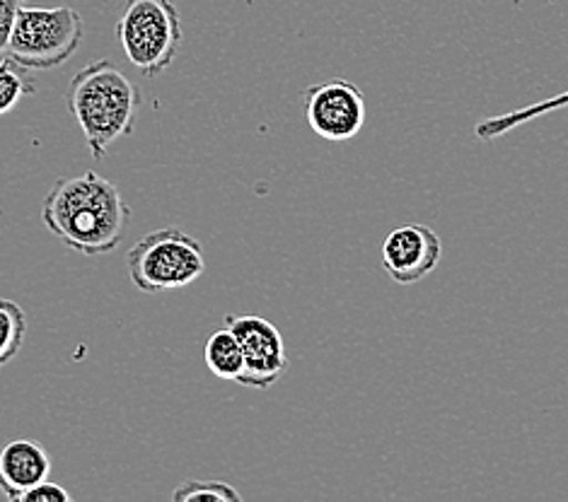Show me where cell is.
Returning <instances> with one entry per match:
<instances>
[{"label":"cell","mask_w":568,"mask_h":502,"mask_svg":"<svg viewBox=\"0 0 568 502\" xmlns=\"http://www.w3.org/2000/svg\"><path fill=\"white\" fill-rule=\"evenodd\" d=\"M42 221L65 247L85 254L114 252L131 221L129 203L98 172L61 176L42 203Z\"/></svg>","instance_id":"6da1fadb"},{"label":"cell","mask_w":568,"mask_h":502,"mask_svg":"<svg viewBox=\"0 0 568 502\" xmlns=\"http://www.w3.org/2000/svg\"><path fill=\"white\" fill-rule=\"evenodd\" d=\"M69 110L92 157L102 160L106 151L126 139L136 124L141 90L112 61L85 65L69 85Z\"/></svg>","instance_id":"7a4b0ae2"},{"label":"cell","mask_w":568,"mask_h":502,"mask_svg":"<svg viewBox=\"0 0 568 502\" xmlns=\"http://www.w3.org/2000/svg\"><path fill=\"white\" fill-rule=\"evenodd\" d=\"M85 37L80 12L61 8H20L6 47V57L24 71H51L69 63Z\"/></svg>","instance_id":"3957f363"},{"label":"cell","mask_w":568,"mask_h":502,"mask_svg":"<svg viewBox=\"0 0 568 502\" xmlns=\"http://www.w3.org/2000/svg\"><path fill=\"white\" fill-rule=\"evenodd\" d=\"M114 34L129 63L145 78H155L182 49V18L172 0H126Z\"/></svg>","instance_id":"277c9868"},{"label":"cell","mask_w":568,"mask_h":502,"mask_svg":"<svg viewBox=\"0 0 568 502\" xmlns=\"http://www.w3.org/2000/svg\"><path fill=\"white\" fill-rule=\"evenodd\" d=\"M129 278L141 293L182 290L204 276L206 259L199 239L180 227H162L133 244Z\"/></svg>","instance_id":"5b68a950"},{"label":"cell","mask_w":568,"mask_h":502,"mask_svg":"<svg viewBox=\"0 0 568 502\" xmlns=\"http://www.w3.org/2000/svg\"><path fill=\"white\" fill-rule=\"evenodd\" d=\"M307 126L324 141H351L363 131L368 119V104L358 85L346 78L307 88L303 92Z\"/></svg>","instance_id":"8992f818"},{"label":"cell","mask_w":568,"mask_h":502,"mask_svg":"<svg viewBox=\"0 0 568 502\" xmlns=\"http://www.w3.org/2000/svg\"><path fill=\"white\" fill-rule=\"evenodd\" d=\"M225 327L233 329L242 348V375L237 385L250 389L274 387L288 368L286 344L272 321L254 315L225 317Z\"/></svg>","instance_id":"52a82bcc"},{"label":"cell","mask_w":568,"mask_h":502,"mask_svg":"<svg viewBox=\"0 0 568 502\" xmlns=\"http://www.w3.org/2000/svg\"><path fill=\"white\" fill-rule=\"evenodd\" d=\"M381 259L397 285H414L430 276L443 259V242L428 225H402L385 237Z\"/></svg>","instance_id":"ba28073f"},{"label":"cell","mask_w":568,"mask_h":502,"mask_svg":"<svg viewBox=\"0 0 568 502\" xmlns=\"http://www.w3.org/2000/svg\"><path fill=\"white\" fill-rule=\"evenodd\" d=\"M51 459L42 442L10 440L0 447V491L12 502L49 479Z\"/></svg>","instance_id":"9c48e42d"},{"label":"cell","mask_w":568,"mask_h":502,"mask_svg":"<svg viewBox=\"0 0 568 502\" xmlns=\"http://www.w3.org/2000/svg\"><path fill=\"white\" fill-rule=\"evenodd\" d=\"M564 106H568V90L559 92V94H551V98H547L542 102L527 104V106H523V110L484 119V121H479V124L475 126V135H477L479 141L504 139V135H508L510 131H516L518 126L527 124V121H535L539 116H547L551 112L564 110Z\"/></svg>","instance_id":"30bf717a"},{"label":"cell","mask_w":568,"mask_h":502,"mask_svg":"<svg viewBox=\"0 0 568 502\" xmlns=\"http://www.w3.org/2000/svg\"><path fill=\"white\" fill-rule=\"evenodd\" d=\"M204 358L209 370L219 377L225 379V382H237L242 375V348L237 336L233 329H219L209 336L206 348H204Z\"/></svg>","instance_id":"8fae6325"},{"label":"cell","mask_w":568,"mask_h":502,"mask_svg":"<svg viewBox=\"0 0 568 502\" xmlns=\"http://www.w3.org/2000/svg\"><path fill=\"white\" fill-rule=\"evenodd\" d=\"M27 338V315L12 300H0V368L18 356Z\"/></svg>","instance_id":"7c38bea8"},{"label":"cell","mask_w":568,"mask_h":502,"mask_svg":"<svg viewBox=\"0 0 568 502\" xmlns=\"http://www.w3.org/2000/svg\"><path fill=\"white\" fill-rule=\"evenodd\" d=\"M30 92H34V83L24 68L8 57L0 59V116L16 110Z\"/></svg>","instance_id":"4fadbf2b"},{"label":"cell","mask_w":568,"mask_h":502,"mask_svg":"<svg viewBox=\"0 0 568 502\" xmlns=\"http://www.w3.org/2000/svg\"><path fill=\"white\" fill-rule=\"evenodd\" d=\"M172 500L178 502H240L242 495L233 485L225 481H184L180 488H174Z\"/></svg>","instance_id":"5bb4252c"},{"label":"cell","mask_w":568,"mask_h":502,"mask_svg":"<svg viewBox=\"0 0 568 502\" xmlns=\"http://www.w3.org/2000/svg\"><path fill=\"white\" fill-rule=\"evenodd\" d=\"M69 500H71V493L59 483H51L49 479L30 488V491L20 498V502H69Z\"/></svg>","instance_id":"9a60e30c"},{"label":"cell","mask_w":568,"mask_h":502,"mask_svg":"<svg viewBox=\"0 0 568 502\" xmlns=\"http://www.w3.org/2000/svg\"><path fill=\"white\" fill-rule=\"evenodd\" d=\"M20 8H22V0H0V57L6 53L12 24H16Z\"/></svg>","instance_id":"2e32d148"}]
</instances>
